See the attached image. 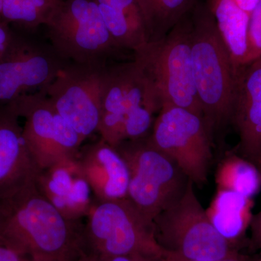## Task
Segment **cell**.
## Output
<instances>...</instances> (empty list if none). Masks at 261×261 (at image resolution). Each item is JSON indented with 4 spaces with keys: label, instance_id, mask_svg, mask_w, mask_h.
<instances>
[{
    "label": "cell",
    "instance_id": "obj_1",
    "mask_svg": "<svg viewBox=\"0 0 261 261\" xmlns=\"http://www.w3.org/2000/svg\"><path fill=\"white\" fill-rule=\"evenodd\" d=\"M84 224L68 219L35 182L0 201V241L34 261H73L84 253Z\"/></svg>",
    "mask_w": 261,
    "mask_h": 261
},
{
    "label": "cell",
    "instance_id": "obj_2",
    "mask_svg": "<svg viewBox=\"0 0 261 261\" xmlns=\"http://www.w3.org/2000/svg\"><path fill=\"white\" fill-rule=\"evenodd\" d=\"M191 32L192 22L184 18L162 39L135 51L145 79L147 106L154 113L171 105L203 117L194 80Z\"/></svg>",
    "mask_w": 261,
    "mask_h": 261
},
{
    "label": "cell",
    "instance_id": "obj_3",
    "mask_svg": "<svg viewBox=\"0 0 261 261\" xmlns=\"http://www.w3.org/2000/svg\"><path fill=\"white\" fill-rule=\"evenodd\" d=\"M191 54L197 97L214 140L231 122L236 73L211 13L192 21Z\"/></svg>",
    "mask_w": 261,
    "mask_h": 261
},
{
    "label": "cell",
    "instance_id": "obj_4",
    "mask_svg": "<svg viewBox=\"0 0 261 261\" xmlns=\"http://www.w3.org/2000/svg\"><path fill=\"white\" fill-rule=\"evenodd\" d=\"M115 149L128 167L126 198L147 219L153 221L185 193L190 179L149 137L123 141Z\"/></svg>",
    "mask_w": 261,
    "mask_h": 261
},
{
    "label": "cell",
    "instance_id": "obj_5",
    "mask_svg": "<svg viewBox=\"0 0 261 261\" xmlns=\"http://www.w3.org/2000/svg\"><path fill=\"white\" fill-rule=\"evenodd\" d=\"M84 224V253L99 256L141 254L162 257L154 222L127 198L95 200Z\"/></svg>",
    "mask_w": 261,
    "mask_h": 261
},
{
    "label": "cell",
    "instance_id": "obj_6",
    "mask_svg": "<svg viewBox=\"0 0 261 261\" xmlns=\"http://www.w3.org/2000/svg\"><path fill=\"white\" fill-rule=\"evenodd\" d=\"M155 238L165 252L195 261L219 260L240 253L211 224L189 180L181 198L154 219Z\"/></svg>",
    "mask_w": 261,
    "mask_h": 261
},
{
    "label": "cell",
    "instance_id": "obj_7",
    "mask_svg": "<svg viewBox=\"0 0 261 261\" xmlns=\"http://www.w3.org/2000/svg\"><path fill=\"white\" fill-rule=\"evenodd\" d=\"M45 25L51 47L67 63L106 65L120 49L94 0H63Z\"/></svg>",
    "mask_w": 261,
    "mask_h": 261
},
{
    "label": "cell",
    "instance_id": "obj_8",
    "mask_svg": "<svg viewBox=\"0 0 261 261\" xmlns=\"http://www.w3.org/2000/svg\"><path fill=\"white\" fill-rule=\"evenodd\" d=\"M149 139L177 164L194 185L203 186L207 183L214 138L203 117L183 108L165 105L154 121Z\"/></svg>",
    "mask_w": 261,
    "mask_h": 261
},
{
    "label": "cell",
    "instance_id": "obj_9",
    "mask_svg": "<svg viewBox=\"0 0 261 261\" xmlns=\"http://www.w3.org/2000/svg\"><path fill=\"white\" fill-rule=\"evenodd\" d=\"M67 63L50 44L13 34L0 53V109L15 111L23 96L45 94Z\"/></svg>",
    "mask_w": 261,
    "mask_h": 261
},
{
    "label": "cell",
    "instance_id": "obj_10",
    "mask_svg": "<svg viewBox=\"0 0 261 261\" xmlns=\"http://www.w3.org/2000/svg\"><path fill=\"white\" fill-rule=\"evenodd\" d=\"M15 112L25 118L24 140L38 169L78 155L84 141L55 109L45 94L23 96L15 103Z\"/></svg>",
    "mask_w": 261,
    "mask_h": 261
},
{
    "label": "cell",
    "instance_id": "obj_11",
    "mask_svg": "<svg viewBox=\"0 0 261 261\" xmlns=\"http://www.w3.org/2000/svg\"><path fill=\"white\" fill-rule=\"evenodd\" d=\"M106 67L68 63L45 92L58 114L83 141L99 128L101 88Z\"/></svg>",
    "mask_w": 261,
    "mask_h": 261
},
{
    "label": "cell",
    "instance_id": "obj_12",
    "mask_svg": "<svg viewBox=\"0 0 261 261\" xmlns=\"http://www.w3.org/2000/svg\"><path fill=\"white\" fill-rule=\"evenodd\" d=\"M145 108H148L145 79L136 62L112 67L106 65L97 130L101 139L113 147L125 141L127 122Z\"/></svg>",
    "mask_w": 261,
    "mask_h": 261
},
{
    "label": "cell",
    "instance_id": "obj_13",
    "mask_svg": "<svg viewBox=\"0 0 261 261\" xmlns=\"http://www.w3.org/2000/svg\"><path fill=\"white\" fill-rule=\"evenodd\" d=\"M78 155L39 170L35 179L39 192L65 218L75 221L87 217L94 201Z\"/></svg>",
    "mask_w": 261,
    "mask_h": 261
},
{
    "label": "cell",
    "instance_id": "obj_14",
    "mask_svg": "<svg viewBox=\"0 0 261 261\" xmlns=\"http://www.w3.org/2000/svg\"><path fill=\"white\" fill-rule=\"evenodd\" d=\"M231 122L240 137L242 157L257 166L261 159V58L237 73Z\"/></svg>",
    "mask_w": 261,
    "mask_h": 261
},
{
    "label": "cell",
    "instance_id": "obj_15",
    "mask_svg": "<svg viewBox=\"0 0 261 261\" xmlns=\"http://www.w3.org/2000/svg\"><path fill=\"white\" fill-rule=\"evenodd\" d=\"M18 118L10 108L0 109V201L34 183L39 171L27 148Z\"/></svg>",
    "mask_w": 261,
    "mask_h": 261
},
{
    "label": "cell",
    "instance_id": "obj_16",
    "mask_svg": "<svg viewBox=\"0 0 261 261\" xmlns=\"http://www.w3.org/2000/svg\"><path fill=\"white\" fill-rule=\"evenodd\" d=\"M78 157L95 200L126 198L128 167L115 147L101 139L84 147Z\"/></svg>",
    "mask_w": 261,
    "mask_h": 261
},
{
    "label": "cell",
    "instance_id": "obj_17",
    "mask_svg": "<svg viewBox=\"0 0 261 261\" xmlns=\"http://www.w3.org/2000/svg\"><path fill=\"white\" fill-rule=\"evenodd\" d=\"M253 206V199L217 190L206 213L219 234L238 248L251 224Z\"/></svg>",
    "mask_w": 261,
    "mask_h": 261
},
{
    "label": "cell",
    "instance_id": "obj_18",
    "mask_svg": "<svg viewBox=\"0 0 261 261\" xmlns=\"http://www.w3.org/2000/svg\"><path fill=\"white\" fill-rule=\"evenodd\" d=\"M105 24L119 49L134 51L148 42L137 0H94Z\"/></svg>",
    "mask_w": 261,
    "mask_h": 261
},
{
    "label": "cell",
    "instance_id": "obj_19",
    "mask_svg": "<svg viewBox=\"0 0 261 261\" xmlns=\"http://www.w3.org/2000/svg\"><path fill=\"white\" fill-rule=\"evenodd\" d=\"M211 13L237 74L245 63L250 14L240 8L234 0H211Z\"/></svg>",
    "mask_w": 261,
    "mask_h": 261
},
{
    "label": "cell",
    "instance_id": "obj_20",
    "mask_svg": "<svg viewBox=\"0 0 261 261\" xmlns=\"http://www.w3.org/2000/svg\"><path fill=\"white\" fill-rule=\"evenodd\" d=\"M217 190H228L253 199L261 189L258 168L241 155L229 154L220 162L215 176Z\"/></svg>",
    "mask_w": 261,
    "mask_h": 261
},
{
    "label": "cell",
    "instance_id": "obj_21",
    "mask_svg": "<svg viewBox=\"0 0 261 261\" xmlns=\"http://www.w3.org/2000/svg\"><path fill=\"white\" fill-rule=\"evenodd\" d=\"M148 42L162 39L180 21L194 0H137Z\"/></svg>",
    "mask_w": 261,
    "mask_h": 261
},
{
    "label": "cell",
    "instance_id": "obj_22",
    "mask_svg": "<svg viewBox=\"0 0 261 261\" xmlns=\"http://www.w3.org/2000/svg\"><path fill=\"white\" fill-rule=\"evenodd\" d=\"M63 0H3L2 17L27 29L47 24Z\"/></svg>",
    "mask_w": 261,
    "mask_h": 261
},
{
    "label": "cell",
    "instance_id": "obj_23",
    "mask_svg": "<svg viewBox=\"0 0 261 261\" xmlns=\"http://www.w3.org/2000/svg\"><path fill=\"white\" fill-rule=\"evenodd\" d=\"M261 58V0L250 15L244 66Z\"/></svg>",
    "mask_w": 261,
    "mask_h": 261
},
{
    "label": "cell",
    "instance_id": "obj_24",
    "mask_svg": "<svg viewBox=\"0 0 261 261\" xmlns=\"http://www.w3.org/2000/svg\"><path fill=\"white\" fill-rule=\"evenodd\" d=\"M73 261H163L162 257L149 256L141 254L116 255V256H99V255L84 254Z\"/></svg>",
    "mask_w": 261,
    "mask_h": 261
},
{
    "label": "cell",
    "instance_id": "obj_25",
    "mask_svg": "<svg viewBox=\"0 0 261 261\" xmlns=\"http://www.w3.org/2000/svg\"><path fill=\"white\" fill-rule=\"evenodd\" d=\"M0 261H34L18 250L0 241Z\"/></svg>",
    "mask_w": 261,
    "mask_h": 261
},
{
    "label": "cell",
    "instance_id": "obj_26",
    "mask_svg": "<svg viewBox=\"0 0 261 261\" xmlns=\"http://www.w3.org/2000/svg\"><path fill=\"white\" fill-rule=\"evenodd\" d=\"M250 228L252 245L261 250V211L252 216Z\"/></svg>",
    "mask_w": 261,
    "mask_h": 261
},
{
    "label": "cell",
    "instance_id": "obj_27",
    "mask_svg": "<svg viewBox=\"0 0 261 261\" xmlns=\"http://www.w3.org/2000/svg\"><path fill=\"white\" fill-rule=\"evenodd\" d=\"M163 261H195L187 260V259L182 258V257L174 255V254L169 253V252H164L162 257ZM210 261H253L250 257L246 255H242L238 253L233 256L225 257V258L219 259V260Z\"/></svg>",
    "mask_w": 261,
    "mask_h": 261
},
{
    "label": "cell",
    "instance_id": "obj_28",
    "mask_svg": "<svg viewBox=\"0 0 261 261\" xmlns=\"http://www.w3.org/2000/svg\"><path fill=\"white\" fill-rule=\"evenodd\" d=\"M13 34L4 25H0V50L3 51L9 43Z\"/></svg>",
    "mask_w": 261,
    "mask_h": 261
},
{
    "label": "cell",
    "instance_id": "obj_29",
    "mask_svg": "<svg viewBox=\"0 0 261 261\" xmlns=\"http://www.w3.org/2000/svg\"><path fill=\"white\" fill-rule=\"evenodd\" d=\"M260 0H234L240 8L250 15Z\"/></svg>",
    "mask_w": 261,
    "mask_h": 261
},
{
    "label": "cell",
    "instance_id": "obj_30",
    "mask_svg": "<svg viewBox=\"0 0 261 261\" xmlns=\"http://www.w3.org/2000/svg\"><path fill=\"white\" fill-rule=\"evenodd\" d=\"M2 13H3V0H0V17H2Z\"/></svg>",
    "mask_w": 261,
    "mask_h": 261
},
{
    "label": "cell",
    "instance_id": "obj_31",
    "mask_svg": "<svg viewBox=\"0 0 261 261\" xmlns=\"http://www.w3.org/2000/svg\"><path fill=\"white\" fill-rule=\"evenodd\" d=\"M257 168H258L259 171H260V175H261V159L257 164Z\"/></svg>",
    "mask_w": 261,
    "mask_h": 261
},
{
    "label": "cell",
    "instance_id": "obj_32",
    "mask_svg": "<svg viewBox=\"0 0 261 261\" xmlns=\"http://www.w3.org/2000/svg\"><path fill=\"white\" fill-rule=\"evenodd\" d=\"M257 261H261V250H260V256H259L258 259H257Z\"/></svg>",
    "mask_w": 261,
    "mask_h": 261
},
{
    "label": "cell",
    "instance_id": "obj_33",
    "mask_svg": "<svg viewBox=\"0 0 261 261\" xmlns=\"http://www.w3.org/2000/svg\"><path fill=\"white\" fill-rule=\"evenodd\" d=\"M2 50H0V53H1Z\"/></svg>",
    "mask_w": 261,
    "mask_h": 261
}]
</instances>
